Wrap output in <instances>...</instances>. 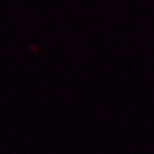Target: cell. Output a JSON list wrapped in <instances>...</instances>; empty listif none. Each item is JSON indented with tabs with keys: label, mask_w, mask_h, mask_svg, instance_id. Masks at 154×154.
Segmentation results:
<instances>
[]
</instances>
